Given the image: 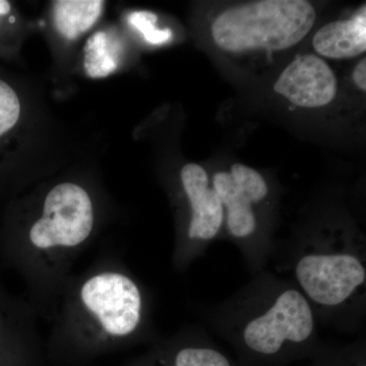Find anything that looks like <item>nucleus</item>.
<instances>
[{"mask_svg": "<svg viewBox=\"0 0 366 366\" xmlns=\"http://www.w3.org/2000/svg\"><path fill=\"white\" fill-rule=\"evenodd\" d=\"M157 16L149 11H134L129 16V25L139 31L147 42L153 45L164 44L170 40L172 33L168 29L158 30L155 26Z\"/></svg>", "mask_w": 366, "mask_h": 366, "instance_id": "ddd939ff", "label": "nucleus"}, {"mask_svg": "<svg viewBox=\"0 0 366 366\" xmlns=\"http://www.w3.org/2000/svg\"><path fill=\"white\" fill-rule=\"evenodd\" d=\"M312 47L322 59H352L366 51V11L348 20L330 21L312 38Z\"/></svg>", "mask_w": 366, "mask_h": 366, "instance_id": "6e6552de", "label": "nucleus"}, {"mask_svg": "<svg viewBox=\"0 0 366 366\" xmlns=\"http://www.w3.org/2000/svg\"><path fill=\"white\" fill-rule=\"evenodd\" d=\"M118 54V46L112 36L100 31L94 34L85 46L84 66L86 74L92 79L109 76L117 69Z\"/></svg>", "mask_w": 366, "mask_h": 366, "instance_id": "9b49d317", "label": "nucleus"}, {"mask_svg": "<svg viewBox=\"0 0 366 366\" xmlns=\"http://www.w3.org/2000/svg\"><path fill=\"white\" fill-rule=\"evenodd\" d=\"M315 20L314 4L307 0H255L217 14L211 37L230 56H269L302 42Z\"/></svg>", "mask_w": 366, "mask_h": 366, "instance_id": "f257e3e1", "label": "nucleus"}, {"mask_svg": "<svg viewBox=\"0 0 366 366\" xmlns=\"http://www.w3.org/2000/svg\"><path fill=\"white\" fill-rule=\"evenodd\" d=\"M312 331V308L305 296L291 289L279 295L264 314L250 320L243 339L255 352L271 355L278 352L285 342L307 340Z\"/></svg>", "mask_w": 366, "mask_h": 366, "instance_id": "7ed1b4c3", "label": "nucleus"}, {"mask_svg": "<svg viewBox=\"0 0 366 366\" xmlns=\"http://www.w3.org/2000/svg\"><path fill=\"white\" fill-rule=\"evenodd\" d=\"M230 175L252 197L254 204L259 203L268 194V185L261 173L249 166L236 163L231 166Z\"/></svg>", "mask_w": 366, "mask_h": 366, "instance_id": "f8f14e48", "label": "nucleus"}, {"mask_svg": "<svg viewBox=\"0 0 366 366\" xmlns=\"http://www.w3.org/2000/svg\"><path fill=\"white\" fill-rule=\"evenodd\" d=\"M11 11L13 7L6 0H0V28L4 25V21H9L11 19Z\"/></svg>", "mask_w": 366, "mask_h": 366, "instance_id": "dca6fc26", "label": "nucleus"}, {"mask_svg": "<svg viewBox=\"0 0 366 366\" xmlns=\"http://www.w3.org/2000/svg\"><path fill=\"white\" fill-rule=\"evenodd\" d=\"M295 272L305 293L326 307L341 305L366 278L360 259L348 254L305 255Z\"/></svg>", "mask_w": 366, "mask_h": 366, "instance_id": "20e7f679", "label": "nucleus"}, {"mask_svg": "<svg viewBox=\"0 0 366 366\" xmlns=\"http://www.w3.org/2000/svg\"><path fill=\"white\" fill-rule=\"evenodd\" d=\"M175 366H231L227 358L213 349L187 348L177 354Z\"/></svg>", "mask_w": 366, "mask_h": 366, "instance_id": "4468645a", "label": "nucleus"}, {"mask_svg": "<svg viewBox=\"0 0 366 366\" xmlns=\"http://www.w3.org/2000/svg\"><path fill=\"white\" fill-rule=\"evenodd\" d=\"M352 79L354 84L358 89L363 93L366 91V59L363 57L362 59L356 64L354 66L352 72Z\"/></svg>", "mask_w": 366, "mask_h": 366, "instance_id": "2eb2a0df", "label": "nucleus"}, {"mask_svg": "<svg viewBox=\"0 0 366 366\" xmlns=\"http://www.w3.org/2000/svg\"><path fill=\"white\" fill-rule=\"evenodd\" d=\"M182 182L192 209L189 237L212 239L222 226L224 207L215 189L209 187L208 173L197 164H187L182 170Z\"/></svg>", "mask_w": 366, "mask_h": 366, "instance_id": "0eeeda50", "label": "nucleus"}, {"mask_svg": "<svg viewBox=\"0 0 366 366\" xmlns=\"http://www.w3.org/2000/svg\"><path fill=\"white\" fill-rule=\"evenodd\" d=\"M100 0H59L53 2L52 18L62 37L76 40L90 30L102 14Z\"/></svg>", "mask_w": 366, "mask_h": 366, "instance_id": "9d476101", "label": "nucleus"}, {"mask_svg": "<svg viewBox=\"0 0 366 366\" xmlns=\"http://www.w3.org/2000/svg\"><path fill=\"white\" fill-rule=\"evenodd\" d=\"M274 91L297 107L317 109L333 102L338 93V79L326 60L307 53L284 69Z\"/></svg>", "mask_w": 366, "mask_h": 366, "instance_id": "423d86ee", "label": "nucleus"}, {"mask_svg": "<svg viewBox=\"0 0 366 366\" xmlns=\"http://www.w3.org/2000/svg\"><path fill=\"white\" fill-rule=\"evenodd\" d=\"M93 207L86 190L61 183L46 197L43 216L30 230L35 247H76L85 242L93 227Z\"/></svg>", "mask_w": 366, "mask_h": 366, "instance_id": "f03ea898", "label": "nucleus"}, {"mask_svg": "<svg viewBox=\"0 0 366 366\" xmlns=\"http://www.w3.org/2000/svg\"><path fill=\"white\" fill-rule=\"evenodd\" d=\"M81 298L109 334L124 336L139 324L141 295L127 277L113 273L94 277L84 285Z\"/></svg>", "mask_w": 366, "mask_h": 366, "instance_id": "39448f33", "label": "nucleus"}, {"mask_svg": "<svg viewBox=\"0 0 366 366\" xmlns=\"http://www.w3.org/2000/svg\"><path fill=\"white\" fill-rule=\"evenodd\" d=\"M213 189L227 209V226L231 234L244 238L254 232L257 221L252 197L234 182L229 172H217L213 177Z\"/></svg>", "mask_w": 366, "mask_h": 366, "instance_id": "1a4fd4ad", "label": "nucleus"}]
</instances>
